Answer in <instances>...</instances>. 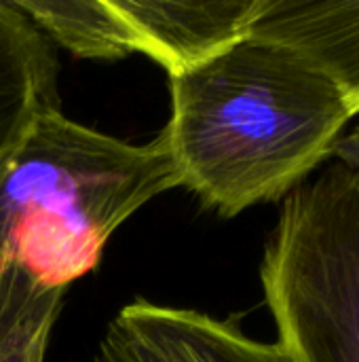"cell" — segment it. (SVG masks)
Wrapping results in <instances>:
<instances>
[{
  "label": "cell",
  "instance_id": "cell-3",
  "mask_svg": "<svg viewBox=\"0 0 359 362\" xmlns=\"http://www.w3.org/2000/svg\"><path fill=\"white\" fill-rule=\"evenodd\" d=\"M260 280L294 362H359V172L332 161L284 197Z\"/></svg>",
  "mask_w": 359,
  "mask_h": 362
},
{
  "label": "cell",
  "instance_id": "cell-7",
  "mask_svg": "<svg viewBox=\"0 0 359 362\" xmlns=\"http://www.w3.org/2000/svg\"><path fill=\"white\" fill-rule=\"evenodd\" d=\"M13 4L40 32L76 57L118 59L131 55L125 23L112 0H13Z\"/></svg>",
  "mask_w": 359,
  "mask_h": 362
},
{
  "label": "cell",
  "instance_id": "cell-9",
  "mask_svg": "<svg viewBox=\"0 0 359 362\" xmlns=\"http://www.w3.org/2000/svg\"><path fill=\"white\" fill-rule=\"evenodd\" d=\"M157 314L190 362H294L279 344L256 341L231 320L167 305Z\"/></svg>",
  "mask_w": 359,
  "mask_h": 362
},
{
  "label": "cell",
  "instance_id": "cell-11",
  "mask_svg": "<svg viewBox=\"0 0 359 362\" xmlns=\"http://www.w3.org/2000/svg\"><path fill=\"white\" fill-rule=\"evenodd\" d=\"M330 157H334V161L359 172V125L349 129L347 134H341L334 140Z\"/></svg>",
  "mask_w": 359,
  "mask_h": 362
},
{
  "label": "cell",
  "instance_id": "cell-5",
  "mask_svg": "<svg viewBox=\"0 0 359 362\" xmlns=\"http://www.w3.org/2000/svg\"><path fill=\"white\" fill-rule=\"evenodd\" d=\"M248 36L305 57L359 115V0H260Z\"/></svg>",
  "mask_w": 359,
  "mask_h": 362
},
{
  "label": "cell",
  "instance_id": "cell-10",
  "mask_svg": "<svg viewBox=\"0 0 359 362\" xmlns=\"http://www.w3.org/2000/svg\"><path fill=\"white\" fill-rule=\"evenodd\" d=\"M93 362H190L163 327L157 303L135 299L108 325Z\"/></svg>",
  "mask_w": 359,
  "mask_h": 362
},
{
  "label": "cell",
  "instance_id": "cell-2",
  "mask_svg": "<svg viewBox=\"0 0 359 362\" xmlns=\"http://www.w3.org/2000/svg\"><path fill=\"white\" fill-rule=\"evenodd\" d=\"M176 187L163 134L129 144L49 108L0 163V267L66 291L133 212Z\"/></svg>",
  "mask_w": 359,
  "mask_h": 362
},
{
  "label": "cell",
  "instance_id": "cell-8",
  "mask_svg": "<svg viewBox=\"0 0 359 362\" xmlns=\"http://www.w3.org/2000/svg\"><path fill=\"white\" fill-rule=\"evenodd\" d=\"M63 293L19 265L0 267V362H44Z\"/></svg>",
  "mask_w": 359,
  "mask_h": 362
},
{
  "label": "cell",
  "instance_id": "cell-4",
  "mask_svg": "<svg viewBox=\"0 0 359 362\" xmlns=\"http://www.w3.org/2000/svg\"><path fill=\"white\" fill-rule=\"evenodd\" d=\"M131 53H144L169 76L182 74L245 38L260 0H112Z\"/></svg>",
  "mask_w": 359,
  "mask_h": 362
},
{
  "label": "cell",
  "instance_id": "cell-1",
  "mask_svg": "<svg viewBox=\"0 0 359 362\" xmlns=\"http://www.w3.org/2000/svg\"><path fill=\"white\" fill-rule=\"evenodd\" d=\"M169 91L161 134L180 187L226 218L290 195L355 117L305 57L254 36L169 76Z\"/></svg>",
  "mask_w": 359,
  "mask_h": 362
},
{
  "label": "cell",
  "instance_id": "cell-6",
  "mask_svg": "<svg viewBox=\"0 0 359 362\" xmlns=\"http://www.w3.org/2000/svg\"><path fill=\"white\" fill-rule=\"evenodd\" d=\"M57 102L55 51L13 0H0V163L30 123Z\"/></svg>",
  "mask_w": 359,
  "mask_h": 362
}]
</instances>
